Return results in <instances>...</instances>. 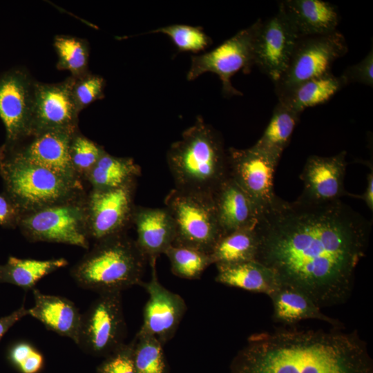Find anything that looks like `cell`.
Segmentation results:
<instances>
[{
	"label": "cell",
	"instance_id": "obj_6",
	"mask_svg": "<svg viewBox=\"0 0 373 373\" xmlns=\"http://www.w3.org/2000/svg\"><path fill=\"white\" fill-rule=\"evenodd\" d=\"M84 192L22 214L17 228L30 242L61 243L89 249Z\"/></svg>",
	"mask_w": 373,
	"mask_h": 373
},
{
	"label": "cell",
	"instance_id": "obj_14",
	"mask_svg": "<svg viewBox=\"0 0 373 373\" xmlns=\"http://www.w3.org/2000/svg\"><path fill=\"white\" fill-rule=\"evenodd\" d=\"M229 176L251 198L259 216L271 208L278 197L274 191V173L278 163L251 146L227 149Z\"/></svg>",
	"mask_w": 373,
	"mask_h": 373
},
{
	"label": "cell",
	"instance_id": "obj_27",
	"mask_svg": "<svg viewBox=\"0 0 373 373\" xmlns=\"http://www.w3.org/2000/svg\"><path fill=\"white\" fill-rule=\"evenodd\" d=\"M300 115L278 101L263 134L253 146L278 163Z\"/></svg>",
	"mask_w": 373,
	"mask_h": 373
},
{
	"label": "cell",
	"instance_id": "obj_38",
	"mask_svg": "<svg viewBox=\"0 0 373 373\" xmlns=\"http://www.w3.org/2000/svg\"><path fill=\"white\" fill-rule=\"evenodd\" d=\"M358 63L348 66L343 73L346 84L360 83L365 86H373V48Z\"/></svg>",
	"mask_w": 373,
	"mask_h": 373
},
{
	"label": "cell",
	"instance_id": "obj_13",
	"mask_svg": "<svg viewBox=\"0 0 373 373\" xmlns=\"http://www.w3.org/2000/svg\"><path fill=\"white\" fill-rule=\"evenodd\" d=\"M76 131L34 133L13 144H3L0 155L41 166L71 182L83 185L72 166L69 155L70 142Z\"/></svg>",
	"mask_w": 373,
	"mask_h": 373
},
{
	"label": "cell",
	"instance_id": "obj_31",
	"mask_svg": "<svg viewBox=\"0 0 373 373\" xmlns=\"http://www.w3.org/2000/svg\"><path fill=\"white\" fill-rule=\"evenodd\" d=\"M174 275L184 279H198L213 264L209 254L186 247L171 245L164 252Z\"/></svg>",
	"mask_w": 373,
	"mask_h": 373
},
{
	"label": "cell",
	"instance_id": "obj_17",
	"mask_svg": "<svg viewBox=\"0 0 373 373\" xmlns=\"http://www.w3.org/2000/svg\"><path fill=\"white\" fill-rule=\"evenodd\" d=\"M72 77L58 83L37 81L32 133L46 131H76L79 115L71 93Z\"/></svg>",
	"mask_w": 373,
	"mask_h": 373
},
{
	"label": "cell",
	"instance_id": "obj_19",
	"mask_svg": "<svg viewBox=\"0 0 373 373\" xmlns=\"http://www.w3.org/2000/svg\"><path fill=\"white\" fill-rule=\"evenodd\" d=\"M132 224L135 227V242L147 261L157 258L173 244L175 227L165 208L135 206Z\"/></svg>",
	"mask_w": 373,
	"mask_h": 373
},
{
	"label": "cell",
	"instance_id": "obj_8",
	"mask_svg": "<svg viewBox=\"0 0 373 373\" xmlns=\"http://www.w3.org/2000/svg\"><path fill=\"white\" fill-rule=\"evenodd\" d=\"M347 51L346 40L338 30L300 38L285 71L274 83L278 99L305 81L332 73L334 62Z\"/></svg>",
	"mask_w": 373,
	"mask_h": 373
},
{
	"label": "cell",
	"instance_id": "obj_22",
	"mask_svg": "<svg viewBox=\"0 0 373 373\" xmlns=\"http://www.w3.org/2000/svg\"><path fill=\"white\" fill-rule=\"evenodd\" d=\"M32 291L34 305L28 309V315L48 329L76 343L82 314L74 303L63 296L44 294L36 288Z\"/></svg>",
	"mask_w": 373,
	"mask_h": 373
},
{
	"label": "cell",
	"instance_id": "obj_24",
	"mask_svg": "<svg viewBox=\"0 0 373 373\" xmlns=\"http://www.w3.org/2000/svg\"><path fill=\"white\" fill-rule=\"evenodd\" d=\"M216 266V281L227 286L269 296L282 285L271 269L256 260Z\"/></svg>",
	"mask_w": 373,
	"mask_h": 373
},
{
	"label": "cell",
	"instance_id": "obj_1",
	"mask_svg": "<svg viewBox=\"0 0 373 373\" xmlns=\"http://www.w3.org/2000/svg\"><path fill=\"white\" fill-rule=\"evenodd\" d=\"M256 260L283 285L297 288L321 308L350 297L356 267L365 256L372 222L341 200L311 202L278 197L255 226Z\"/></svg>",
	"mask_w": 373,
	"mask_h": 373
},
{
	"label": "cell",
	"instance_id": "obj_28",
	"mask_svg": "<svg viewBox=\"0 0 373 373\" xmlns=\"http://www.w3.org/2000/svg\"><path fill=\"white\" fill-rule=\"evenodd\" d=\"M141 174V167L132 157H117L106 151L85 181L90 184L92 189H113L137 180Z\"/></svg>",
	"mask_w": 373,
	"mask_h": 373
},
{
	"label": "cell",
	"instance_id": "obj_37",
	"mask_svg": "<svg viewBox=\"0 0 373 373\" xmlns=\"http://www.w3.org/2000/svg\"><path fill=\"white\" fill-rule=\"evenodd\" d=\"M97 373H136L134 362L133 341L128 344L122 343L97 367Z\"/></svg>",
	"mask_w": 373,
	"mask_h": 373
},
{
	"label": "cell",
	"instance_id": "obj_5",
	"mask_svg": "<svg viewBox=\"0 0 373 373\" xmlns=\"http://www.w3.org/2000/svg\"><path fill=\"white\" fill-rule=\"evenodd\" d=\"M0 176L3 191L22 213L85 192L83 185L71 182L49 169L1 155Z\"/></svg>",
	"mask_w": 373,
	"mask_h": 373
},
{
	"label": "cell",
	"instance_id": "obj_29",
	"mask_svg": "<svg viewBox=\"0 0 373 373\" xmlns=\"http://www.w3.org/2000/svg\"><path fill=\"white\" fill-rule=\"evenodd\" d=\"M258 247L255 227L222 236L210 253L213 264H233L255 260Z\"/></svg>",
	"mask_w": 373,
	"mask_h": 373
},
{
	"label": "cell",
	"instance_id": "obj_26",
	"mask_svg": "<svg viewBox=\"0 0 373 373\" xmlns=\"http://www.w3.org/2000/svg\"><path fill=\"white\" fill-rule=\"evenodd\" d=\"M345 86L341 75L330 73L300 84L278 101L300 115L307 108L325 103Z\"/></svg>",
	"mask_w": 373,
	"mask_h": 373
},
{
	"label": "cell",
	"instance_id": "obj_41",
	"mask_svg": "<svg viewBox=\"0 0 373 373\" xmlns=\"http://www.w3.org/2000/svg\"><path fill=\"white\" fill-rule=\"evenodd\" d=\"M370 173L367 175V186L365 192L360 195H356L358 198L363 200L369 209L372 211L373 210V168L371 166Z\"/></svg>",
	"mask_w": 373,
	"mask_h": 373
},
{
	"label": "cell",
	"instance_id": "obj_16",
	"mask_svg": "<svg viewBox=\"0 0 373 373\" xmlns=\"http://www.w3.org/2000/svg\"><path fill=\"white\" fill-rule=\"evenodd\" d=\"M151 277L142 286L149 295L143 311V323L139 331L155 336L162 345L175 335L186 311V305L179 294L164 287L159 281L156 259L149 261Z\"/></svg>",
	"mask_w": 373,
	"mask_h": 373
},
{
	"label": "cell",
	"instance_id": "obj_10",
	"mask_svg": "<svg viewBox=\"0 0 373 373\" xmlns=\"http://www.w3.org/2000/svg\"><path fill=\"white\" fill-rule=\"evenodd\" d=\"M125 334L122 292L105 293L82 314L75 344L88 354L106 356L124 343Z\"/></svg>",
	"mask_w": 373,
	"mask_h": 373
},
{
	"label": "cell",
	"instance_id": "obj_11",
	"mask_svg": "<svg viewBox=\"0 0 373 373\" xmlns=\"http://www.w3.org/2000/svg\"><path fill=\"white\" fill-rule=\"evenodd\" d=\"M137 180L106 189H92L86 194V214L90 240L97 242L126 233L135 207Z\"/></svg>",
	"mask_w": 373,
	"mask_h": 373
},
{
	"label": "cell",
	"instance_id": "obj_21",
	"mask_svg": "<svg viewBox=\"0 0 373 373\" xmlns=\"http://www.w3.org/2000/svg\"><path fill=\"white\" fill-rule=\"evenodd\" d=\"M298 38L337 30L340 17L334 4L323 0H285L279 3Z\"/></svg>",
	"mask_w": 373,
	"mask_h": 373
},
{
	"label": "cell",
	"instance_id": "obj_4",
	"mask_svg": "<svg viewBox=\"0 0 373 373\" xmlns=\"http://www.w3.org/2000/svg\"><path fill=\"white\" fill-rule=\"evenodd\" d=\"M148 262L126 233L95 242L70 269L75 283L98 294L139 285Z\"/></svg>",
	"mask_w": 373,
	"mask_h": 373
},
{
	"label": "cell",
	"instance_id": "obj_9",
	"mask_svg": "<svg viewBox=\"0 0 373 373\" xmlns=\"http://www.w3.org/2000/svg\"><path fill=\"white\" fill-rule=\"evenodd\" d=\"M258 23V19L212 50L191 56L187 80L193 81L205 73H213L222 82L224 95H242L233 86L231 79L240 70L249 73L254 66V46Z\"/></svg>",
	"mask_w": 373,
	"mask_h": 373
},
{
	"label": "cell",
	"instance_id": "obj_34",
	"mask_svg": "<svg viewBox=\"0 0 373 373\" xmlns=\"http://www.w3.org/2000/svg\"><path fill=\"white\" fill-rule=\"evenodd\" d=\"M148 33H162L167 35L181 52H198L210 46L211 38L200 27L185 24H173L151 30Z\"/></svg>",
	"mask_w": 373,
	"mask_h": 373
},
{
	"label": "cell",
	"instance_id": "obj_39",
	"mask_svg": "<svg viewBox=\"0 0 373 373\" xmlns=\"http://www.w3.org/2000/svg\"><path fill=\"white\" fill-rule=\"evenodd\" d=\"M22 211L3 191L0 193V227L17 228Z\"/></svg>",
	"mask_w": 373,
	"mask_h": 373
},
{
	"label": "cell",
	"instance_id": "obj_33",
	"mask_svg": "<svg viewBox=\"0 0 373 373\" xmlns=\"http://www.w3.org/2000/svg\"><path fill=\"white\" fill-rule=\"evenodd\" d=\"M105 152L102 146L83 135L79 129L73 135L69 146L70 162L82 182Z\"/></svg>",
	"mask_w": 373,
	"mask_h": 373
},
{
	"label": "cell",
	"instance_id": "obj_20",
	"mask_svg": "<svg viewBox=\"0 0 373 373\" xmlns=\"http://www.w3.org/2000/svg\"><path fill=\"white\" fill-rule=\"evenodd\" d=\"M212 198L222 236L256 226L259 217L257 208L229 176L213 193Z\"/></svg>",
	"mask_w": 373,
	"mask_h": 373
},
{
	"label": "cell",
	"instance_id": "obj_25",
	"mask_svg": "<svg viewBox=\"0 0 373 373\" xmlns=\"http://www.w3.org/2000/svg\"><path fill=\"white\" fill-rule=\"evenodd\" d=\"M68 264L64 258L37 260L10 256L6 262L0 264V284L8 283L26 291L32 290L41 279Z\"/></svg>",
	"mask_w": 373,
	"mask_h": 373
},
{
	"label": "cell",
	"instance_id": "obj_2",
	"mask_svg": "<svg viewBox=\"0 0 373 373\" xmlns=\"http://www.w3.org/2000/svg\"><path fill=\"white\" fill-rule=\"evenodd\" d=\"M230 373H373V360L356 330L279 329L249 336Z\"/></svg>",
	"mask_w": 373,
	"mask_h": 373
},
{
	"label": "cell",
	"instance_id": "obj_3",
	"mask_svg": "<svg viewBox=\"0 0 373 373\" xmlns=\"http://www.w3.org/2000/svg\"><path fill=\"white\" fill-rule=\"evenodd\" d=\"M166 161L175 188L180 190L212 195L229 177L223 140L200 116L171 145Z\"/></svg>",
	"mask_w": 373,
	"mask_h": 373
},
{
	"label": "cell",
	"instance_id": "obj_30",
	"mask_svg": "<svg viewBox=\"0 0 373 373\" xmlns=\"http://www.w3.org/2000/svg\"><path fill=\"white\" fill-rule=\"evenodd\" d=\"M53 46L57 55V68L78 77L89 73L90 48L86 39L70 35H56Z\"/></svg>",
	"mask_w": 373,
	"mask_h": 373
},
{
	"label": "cell",
	"instance_id": "obj_12",
	"mask_svg": "<svg viewBox=\"0 0 373 373\" xmlns=\"http://www.w3.org/2000/svg\"><path fill=\"white\" fill-rule=\"evenodd\" d=\"M37 80L24 67L0 75V119L6 129L3 144L17 143L31 134Z\"/></svg>",
	"mask_w": 373,
	"mask_h": 373
},
{
	"label": "cell",
	"instance_id": "obj_18",
	"mask_svg": "<svg viewBox=\"0 0 373 373\" xmlns=\"http://www.w3.org/2000/svg\"><path fill=\"white\" fill-rule=\"evenodd\" d=\"M345 151L330 157L309 156L300 178L304 189L299 198L311 202H329L351 195L344 187L347 166Z\"/></svg>",
	"mask_w": 373,
	"mask_h": 373
},
{
	"label": "cell",
	"instance_id": "obj_40",
	"mask_svg": "<svg viewBox=\"0 0 373 373\" xmlns=\"http://www.w3.org/2000/svg\"><path fill=\"white\" fill-rule=\"evenodd\" d=\"M28 315V310L21 306L8 315L0 317V341L5 334L19 321Z\"/></svg>",
	"mask_w": 373,
	"mask_h": 373
},
{
	"label": "cell",
	"instance_id": "obj_7",
	"mask_svg": "<svg viewBox=\"0 0 373 373\" xmlns=\"http://www.w3.org/2000/svg\"><path fill=\"white\" fill-rule=\"evenodd\" d=\"M175 227L173 245L210 254L221 238L212 195L174 188L164 199Z\"/></svg>",
	"mask_w": 373,
	"mask_h": 373
},
{
	"label": "cell",
	"instance_id": "obj_32",
	"mask_svg": "<svg viewBox=\"0 0 373 373\" xmlns=\"http://www.w3.org/2000/svg\"><path fill=\"white\" fill-rule=\"evenodd\" d=\"M133 341L136 373H169L163 345L155 336L139 331Z\"/></svg>",
	"mask_w": 373,
	"mask_h": 373
},
{
	"label": "cell",
	"instance_id": "obj_23",
	"mask_svg": "<svg viewBox=\"0 0 373 373\" xmlns=\"http://www.w3.org/2000/svg\"><path fill=\"white\" fill-rule=\"evenodd\" d=\"M273 306V320L285 325H294L301 321L314 319L343 329L338 319L327 316L321 307L301 290L283 285L269 296Z\"/></svg>",
	"mask_w": 373,
	"mask_h": 373
},
{
	"label": "cell",
	"instance_id": "obj_36",
	"mask_svg": "<svg viewBox=\"0 0 373 373\" xmlns=\"http://www.w3.org/2000/svg\"><path fill=\"white\" fill-rule=\"evenodd\" d=\"M8 358L21 373H38L44 365V356L32 344L21 341L12 345Z\"/></svg>",
	"mask_w": 373,
	"mask_h": 373
},
{
	"label": "cell",
	"instance_id": "obj_15",
	"mask_svg": "<svg viewBox=\"0 0 373 373\" xmlns=\"http://www.w3.org/2000/svg\"><path fill=\"white\" fill-rule=\"evenodd\" d=\"M299 39L283 9L262 21L258 19L254 46V66L274 84L285 71Z\"/></svg>",
	"mask_w": 373,
	"mask_h": 373
},
{
	"label": "cell",
	"instance_id": "obj_35",
	"mask_svg": "<svg viewBox=\"0 0 373 373\" xmlns=\"http://www.w3.org/2000/svg\"><path fill=\"white\" fill-rule=\"evenodd\" d=\"M105 86V79L90 72L81 77H72L71 93L79 111L81 112L93 102L103 99Z\"/></svg>",
	"mask_w": 373,
	"mask_h": 373
}]
</instances>
